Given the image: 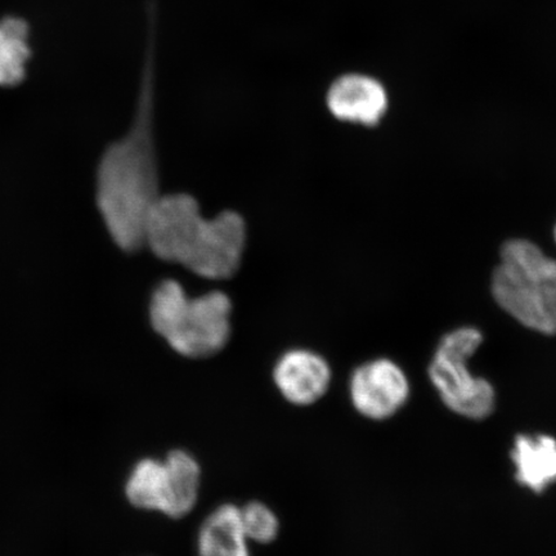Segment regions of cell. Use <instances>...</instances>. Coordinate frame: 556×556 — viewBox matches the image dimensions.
I'll list each match as a JSON object with an SVG mask.
<instances>
[{
  "instance_id": "cell-1",
  "label": "cell",
  "mask_w": 556,
  "mask_h": 556,
  "mask_svg": "<svg viewBox=\"0 0 556 556\" xmlns=\"http://www.w3.org/2000/svg\"><path fill=\"white\" fill-rule=\"evenodd\" d=\"M151 79L146 76L134 125L104 151L97 172V206L117 247L144 248V229L160 192L155 137L152 134Z\"/></svg>"
},
{
  "instance_id": "cell-2",
  "label": "cell",
  "mask_w": 556,
  "mask_h": 556,
  "mask_svg": "<svg viewBox=\"0 0 556 556\" xmlns=\"http://www.w3.org/2000/svg\"><path fill=\"white\" fill-rule=\"evenodd\" d=\"M245 245L247 225L240 214L226 211L207 219L187 193L162 194L144 229V247L157 258L208 280L238 273Z\"/></svg>"
},
{
  "instance_id": "cell-3",
  "label": "cell",
  "mask_w": 556,
  "mask_h": 556,
  "mask_svg": "<svg viewBox=\"0 0 556 556\" xmlns=\"http://www.w3.org/2000/svg\"><path fill=\"white\" fill-rule=\"evenodd\" d=\"M498 307L521 326L556 336V260L526 239L506 241L491 278Z\"/></svg>"
},
{
  "instance_id": "cell-4",
  "label": "cell",
  "mask_w": 556,
  "mask_h": 556,
  "mask_svg": "<svg viewBox=\"0 0 556 556\" xmlns=\"http://www.w3.org/2000/svg\"><path fill=\"white\" fill-rule=\"evenodd\" d=\"M231 299L220 291L190 296L180 283L165 280L150 302L152 329L180 356H215L231 338Z\"/></svg>"
},
{
  "instance_id": "cell-5",
  "label": "cell",
  "mask_w": 556,
  "mask_h": 556,
  "mask_svg": "<svg viewBox=\"0 0 556 556\" xmlns=\"http://www.w3.org/2000/svg\"><path fill=\"white\" fill-rule=\"evenodd\" d=\"M483 333L475 326L450 331L438 344L429 377L451 412L482 420L495 408L496 393L489 380L472 375L469 359L483 343Z\"/></svg>"
},
{
  "instance_id": "cell-6",
  "label": "cell",
  "mask_w": 556,
  "mask_h": 556,
  "mask_svg": "<svg viewBox=\"0 0 556 556\" xmlns=\"http://www.w3.org/2000/svg\"><path fill=\"white\" fill-rule=\"evenodd\" d=\"M351 400L361 415L384 420L399 413L409 395L405 371L391 359L368 361L353 371L350 382Z\"/></svg>"
},
{
  "instance_id": "cell-7",
  "label": "cell",
  "mask_w": 556,
  "mask_h": 556,
  "mask_svg": "<svg viewBox=\"0 0 556 556\" xmlns=\"http://www.w3.org/2000/svg\"><path fill=\"white\" fill-rule=\"evenodd\" d=\"M328 108L339 122L377 127L389 109V97L384 86L372 76L346 74L332 83Z\"/></svg>"
},
{
  "instance_id": "cell-8",
  "label": "cell",
  "mask_w": 556,
  "mask_h": 556,
  "mask_svg": "<svg viewBox=\"0 0 556 556\" xmlns=\"http://www.w3.org/2000/svg\"><path fill=\"white\" fill-rule=\"evenodd\" d=\"M274 381L278 392L291 405L311 406L328 393L331 368L316 352L291 350L277 359Z\"/></svg>"
},
{
  "instance_id": "cell-9",
  "label": "cell",
  "mask_w": 556,
  "mask_h": 556,
  "mask_svg": "<svg viewBox=\"0 0 556 556\" xmlns=\"http://www.w3.org/2000/svg\"><path fill=\"white\" fill-rule=\"evenodd\" d=\"M511 458L516 478L533 492H544L556 483V440L551 435H518Z\"/></svg>"
},
{
  "instance_id": "cell-10",
  "label": "cell",
  "mask_w": 556,
  "mask_h": 556,
  "mask_svg": "<svg viewBox=\"0 0 556 556\" xmlns=\"http://www.w3.org/2000/svg\"><path fill=\"white\" fill-rule=\"evenodd\" d=\"M199 556H252L243 531L240 506L224 504L214 509L201 525L198 536Z\"/></svg>"
},
{
  "instance_id": "cell-11",
  "label": "cell",
  "mask_w": 556,
  "mask_h": 556,
  "mask_svg": "<svg viewBox=\"0 0 556 556\" xmlns=\"http://www.w3.org/2000/svg\"><path fill=\"white\" fill-rule=\"evenodd\" d=\"M166 500L164 516L180 519L189 516L198 504L201 468L190 452L174 450L164 458Z\"/></svg>"
},
{
  "instance_id": "cell-12",
  "label": "cell",
  "mask_w": 556,
  "mask_h": 556,
  "mask_svg": "<svg viewBox=\"0 0 556 556\" xmlns=\"http://www.w3.org/2000/svg\"><path fill=\"white\" fill-rule=\"evenodd\" d=\"M30 58L29 24L15 16L0 18V87L20 85Z\"/></svg>"
},
{
  "instance_id": "cell-13",
  "label": "cell",
  "mask_w": 556,
  "mask_h": 556,
  "mask_svg": "<svg viewBox=\"0 0 556 556\" xmlns=\"http://www.w3.org/2000/svg\"><path fill=\"white\" fill-rule=\"evenodd\" d=\"M125 497L136 509L163 514L166 500L164 462L151 457L138 462L125 482Z\"/></svg>"
},
{
  "instance_id": "cell-14",
  "label": "cell",
  "mask_w": 556,
  "mask_h": 556,
  "mask_svg": "<svg viewBox=\"0 0 556 556\" xmlns=\"http://www.w3.org/2000/svg\"><path fill=\"white\" fill-rule=\"evenodd\" d=\"M243 531L249 541L268 545L280 532V521L273 509L260 502L248 503L240 507Z\"/></svg>"
},
{
  "instance_id": "cell-15",
  "label": "cell",
  "mask_w": 556,
  "mask_h": 556,
  "mask_svg": "<svg viewBox=\"0 0 556 556\" xmlns=\"http://www.w3.org/2000/svg\"><path fill=\"white\" fill-rule=\"evenodd\" d=\"M554 241H555V243H556V225H555V227H554Z\"/></svg>"
}]
</instances>
